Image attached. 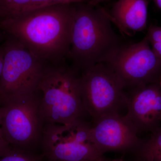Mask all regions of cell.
I'll return each mask as SVG.
<instances>
[{
	"mask_svg": "<svg viewBox=\"0 0 161 161\" xmlns=\"http://www.w3.org/2000/svg\"><path fill=\"white\" fill-rule=\"evenodd\" d=\"M75 10V4H60L24 12L0 29L44 63H59L69 53Z\"/></svg>",
	"mask_w": 161,
	"mask_h": 161,
	"instance_id": "cell-1",
	"label": "cell"
},
{
	"mask_svg": "<svg viewBox=\"0 0 161 161\" xmlns=\"http://www.w3.org/2000/svg\"><path fill=\"white\" fill-rule=\"evenodd\" d=\"M71 44L68 58L82 72L106 63L125 43L113 29L108 10L87 3L76 4Z\"/></svg>",
	"mask_w": 161,
	"mask_h": 161,
	"instance_id": "cell-2",
	"label": "cell"
},
{
	"mask_svg": "<svg viewBox=\"0 0 161 161\" xmlns=\"http://www.w3.org/2000/svg\"><path fill=\"white\" fill-rule=\"evenodd\" d=\"M79 72L65 61L46 64L39 91L40 112L44 123L69 124L81 119L84 109Z\"/></svg>",
	"mask_w": 161,
	"mask_h": 161,
	"instance_id": "cell-3",
	"label": "cell"
},
{
	"mask_svg": "<svg viewBox=\"0 0 161 161\" xmlns=\"http://www.w3.org/2000/svg\"><path fill=\"white\" fill-rule=\"evenodd\" d=\"M2 46L4 64L0 78V107L19 101L40 92L46 64L15 38L6 34Z\"/></svg>",
	"mask_w": 161,
	"mask_h": 161,
	"instance_id": "cell-4",
	"label": "cell"
},
{
	"mask_svg": "<svg viewBox=\"0 0 161 161\" xmlns=\"http://www.w3.org/2000/svg\"><path fill=\"white\" fill-rule=\"evenodd\" d=\"M91 128L81 119L69 124H47L41 136L43 155L50 160H103V154L91 140Z\"/></svg>",
	"mask_w": 161,
	"mask_h": 161,
	"instance_id": "cell-5",
	"label": "cell"
},
{
	"mask_svg": "<svg viewBox=\"0 0 161 161\" xmlns=\"http://www.w3.org/2000/svg\"><path fill=\"white\" fill-rule=\"evenodd\" d=\"M79 82L84 109L95 121L126 106L125 85L105 63L97 64L82 72Z\"/></svg>",
	"mask_w": 161,
	"mask_h": 161,
	"instance_id": "cell-6",
	"label": "cell"
},
{
	"mask_svg": "<svg viewBox=\"0 0 161 161\" xmlns=\"http://www.w3.org/2000/svg\"><path fill=\"white\" fill-rule=\"evenodd\" d=\"M40 92L3 107L2 134L10 146L29 151L42 136Z\"/></svg>",
	"mask_w": 161,
	"mask_h": 161,
	"instance_id": "cell-7",
	"label": "cell"
},
{
	"mask_svg": "<svg viewBox=\"0 0 161 161\" xmlns=\"http://www.w3.org/2000/svg\"><path fill=\"white\" fill-rule=\"evenodd\" d=\"M105 64L125 88H134L160 82L161 59L152 50L146 36L137 43H125Z\"/></svg>",
	"mask_w": 161,
	"mask_h": 161,
	"instance_id": "cell-8",
	"label": "cell"
},
{
	"mask_svg": "<svg viewBox=\"0 0 161 161\" xmlns=\"http://www.w3.org/2000/svg\"><path fill=\"white\" fill-rule=\"evenodd\" d=\"M138 130L126 115L108 114L95 121L91 129L92 143L103 154L112 151H137L143 141Z\"/></svg>",
	"mask_w": 161,
	"mask_h": 161,
	"instance_id": "cell-9",
	"label": "cell"
},
{
	"mask_svg": "<svg viewBox=\"0 0 161 161\" xmlns=\"http://www.w3.org/2000/svg\"><path fill=\"white\" fill-rule=\"evenodd\" d=\"M130 89L126 93V115L138 132H154L161 126L160 84H150Z\"/></svg>",
	"mask_w": 161,
	"mask_h": 161,
	"instance_id": "cell-10",
	"label": "cell"
},
{
	"mask_svg": "<svg viewBox=\"0 0 161 161\" xmlns=\"http://www.w3.org/2000/svg\"><path fill=\"white\" fill-rule=\"evenodd\" d=\"M148 0H118L108 14L121 32L132 36L147 28Z\"/></svg>",
	"mask_w": 161,
	"mask_h": 161,
	"instance_id": "cell-11",
	"label": "cell"
},
{
	"mask_svg": "<svg viewBox=\"0 0 161 161\" xmlns=\"http://www.w3.org/2000/svg\"><path fill=\"white\" fill-rule=\"evenodd\" d=\"M142 161H153L161 154V126L152 132L151 137L143 141L136 151Z\"/></svg>",
	"mask_w": 161,
	"mask_h": 161,
	"instance_id": "cell-12",
	"label": "cell"
},
{
	"mask_svg": "<svg viewBox=\"0 0 161 161\" xmlns=\"http://www.w3.org/2000/svg\"><path fill=\"white\" fill-rule=\"evenodd\" d=\"M31 0H0V23L23 13Z\"/></svg>",
	"mask_w": 161,
	"mask_h": 161,
	"instance_id": "cell-13",
	"label": "cell"
},
{
	"mask_svg": "<svg viewBox=\"0 0 161 161\" xmlns=\"http://www.w3.org/2000/svg\"><path fill=\"white\" fill-rule=\"evenodd\" d=\"M0 161H42V156L30 151L13 147L0 158Z\"/></svg>",
	"mask_w": 161,
	"mask_h": 161,
	"instance_id": "cell-14",
	"label": "cell"
},
{
	"mask_svg": "<svg viewBox=\"0 0 161 161\" xmlns=\"http://www.w3.org/2000/svg\"><path fill=\"white\" fill-rule=\"evenodd\" d=\"M146 36L151 46L152 50L161 59V26L150 25Z\"/></svg>",
	"mask_w": 161,
	"mask_h": 161,
	"instance_id": "cell-15",
	"label": "cell"
},
{
	"mask_svg": "<svg viewBox=\"0 0 161 161\" xmlns=\"http://www.w3.org/2000/svg\"><path fill=\"white\" fill-rule=\"evenodd\" d=\"M50 6H51V0H31L23 12Z\"/></svg>",
	"mask_w": 161,
	"mask_h": 161,
	"instance_id": "cell-16",
	"label": "cell"
},
{
	"mask_svg": "<svg viewBox=\"0 0 161 161\" xmlns=\"http://www.w3.org/2000/svg\"><path fill=\"white\" fill-rule=\"evenodd\" d=\"M11 148L10 145L5 140L0 139V158L5 155Z\"/></svg>",
	"mask_w": 161,
	"mask_h": 161,
	"instance_id": "cell-17",
	"label": "cell"
},
{
	"mask_svg": "<svg viewBox=\"0 0 161 161\" xmlns=\"http://www.w3.org/2000/svg\"><path fill=\"white\" fill-rule=\"evenodd\" d=\"M4 64V52L2 45H0V78L2 75Z\"/></svg>",
	"mask_w": 161,
	"mask_h": 161,
	"instance_id": "cell-18",
	"label": "cell"
},
{
	"mask_svg": "<svg viewBox=\"0 0 161 161\" xmlns=\"http://www.w3.org/2000/svg\"><path fill=\"white\" fill-rule=\"evenodd\" d=\"M91 0H65V4H76L88 3Z\"/></svg>",
	"mask_w": 161,
	"mask_h": 161,
	"instance_id": "cell-19",
	"label": "cell"
},
{
	"mask_svg": "<svg viewBox=\"0 0 161 161\" xmlns=\"http://www.w3.org/2000/svg\"><path fill=\"white\" fill-rule=\"evenodd\" d=\"M108 1V0H91L87 4L93 7H95V6H98L100 3Z\"/></svg>",
	"mask_w": 161,
	"mask_h": 161,
	"instance_id": "cell-20",
	"label": "cell"
},
{
	"mask_svg": "<svg viewBox=\"0 0 161 161\" xmlns=\"http://www.w3.org/2000/svg\"><path fill=\"white\" fill-rule=\"evenodd\" d=\"M60 4H65V0H51V6Z\"/></svg>",
	"mask_w": 161,
	"mask_h": 161,
	"instance_id": "cell-21",
	"label": "cell"
},
{
	"mask_svg": "<svg viewBox=\"0 0 161 161\" xmlns=\"http://www.w3.org/2000/svg\"><path fill=\"white\" fill-rule=\"evenodd\" d=\"M2 117H3V108L1 107V108H0V139H4L3 138V134H2V127H1V125H2Z\"/></svg>",
	"mask_w": 161,
	"mask_h": 161,
	"instance_id": "cell-22",
	"label": "cell"
},
{
	"mask_svg": "<svg viewBox=\"0 0 161 161\" xmlns=\"http://www.w3.org/2000/svg\"><path fill=\"white\" fill-rule=\"evenodd\" d=\"M155 3L156 6L161 11V0H153Z\"/></svg>",
	"mask_w": 161,
	"mask_h": 161,
	"instance_id": "cell-23",
	"label": "cell"
},
{
	"mask_svg": "<svg viewBox=\"0 0 161 161\" xmlns=\"http://www.w3.org/2000/svg\"><path fill=\"white\" fill-rule=\"evenodd\" d=\"M4 38H5V34L0 29V42L4 40Z\"/></svg>",
	"mask_w": 161,
	"mask_h": 161,
	"instance_id": "cell-24",
	"label": "cell"
},
{
	"mask_svg": "<svg viewBox=\"0 0 161 161\" xmlns=\"http://www.w3.org/2000/svg\"><path fill=\"white\" fill-rule=\"evenodd\" d=\"M153 161H161V154L156 158Z\"/></svg>",
	"mask_w": 161,
	"mask_h": 161,
	"instance_id": "cell-25",
	"label": "cell"
},
{
	"mask_svg": "<svg viewBox=\"0 0 161 161\" xmlns=\"http://www.w3.org/2000/svg\"><path fill=\"white\" fill-rule=\"evenodd\" d=\"M100 161H124L123 160H122L121 159H115V160H111V161H106L104 159L103 160Z\"/></svg>",
	"mask_w": 161,
	"mask_h": 161,
	"instance_id": "cell-26",
	"label": "cell"
},
{
	"mask_svg": "<svg viewBox=\"0 0 161 161\" xmlns=\"http://www.w3.org/2000/svg\"><path fill=\"white\" fill-rule=\"evenodd\" d=\"M159 83H160V85L161 86V75L160 80Z\"/></svg>",
	"mask_w": 161,
	"mask_h": 161,
	"instance_id": "cell-27",
	"label": "cell"
},
{
	"mask_svg": "<svg viewBox=\"0 0 161 161\" xmlns=\"http://www.w3.org/2000/svg\"><path fill=\"white\" fill-rule=\"evenodd\" d=\"M48 161H61L50 160H48Z\"/></svg>",
	"mask_w": 161,
	"mask_h": 161,
	"instance_id": "cell-28",
	"label": "cell"
},
{
	"mask_svg": "<svg viewBox=\"0 0 161 161\" xmlns=\"http://www.w3.org/2000/svg\"><path fill=\"white\" fill-rule=\"evenodd\" d=\"M1 107H0V108H1Z\"/></svg>",
	"mask_w": 161,
	"mask_h": 161,
	"instance_id": "cell-29",
	"label": "cell"
}]
</instances>
